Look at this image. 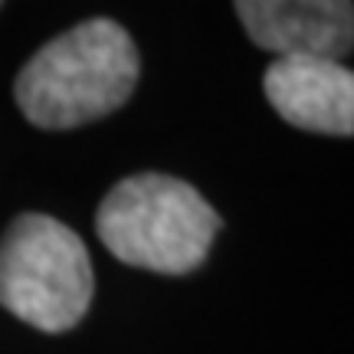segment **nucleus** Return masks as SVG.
I'll return each instance as SVG.
<instances>
[{
    "mask_svg": "<svg viewBox=\"0 0 354 354\" xmlns=\"http://www.w3.org/2000/svg\"><path fill=\"white\" fill-rule=\"evenodd\" d=\"M138 73V46L128 30L95 17L39 46L13 82V99L30 125L69 131L118 112Z\"/></svg>",
    "mask_w": 354,
    "mask_h": 354,
    "instance_id": "f257e3e1",
    "label": "nucleus"
},
{
    "mask_svg": "<svg viewBox=\"0 0 354 354\" xmlns=\"http://www.w3.org/2000/svg\"><path fill=\"white\" fill-rule=\"evenodd\" d=\"M95 230L118 263L184 276L207 259L220 214L187 180L148 171L118 180L105 194Z\"/></svg>",
    "mask_w": 354,
    "mask_h": 354,
    "instance_id": "f03ea898",
    "label": "nucleus"
},
{
    "mask_svg": "<svg viewBox=\"0 0 354 354\" xmlns=\"http://www.w3.org/2000/svg\"><path fill=\"white\" fill-rule=\"evenodd\" d=\"M95 276L76 230L46 214H20L0 236V305L39 331L76 328Z\"/></svg>",
    "mask_w": 354,
    "mask_h": 354,
    "instance_id": "7ed1b4c3",
    "label": "nucleus"
},
{
    "mask_svg": "<svg viewBox=\"0 0 354 354\" xmlns=\"http://www.w3.org/2000/svg\"><path fill=\"white\" fill-rule=\"evenodd\" d=\"M246 37L286 56L344 59L354 50V0H233Z\"/></svg>",
    "mask_w": 354,
    "mask_h": 354,
    "instance_id": "20e7f679",
    "label": "nucleus"
},
{
    "mask_svg": "<svg viewBox=\"0 0 354 354\" xmlns=\"http://www.w3.org/2000/svg\"><path fill=\"white\" fill-rule=\"evenodd\" d=\"M266 99L289 125L315 135H354V69L328 56H286L266 69Z\"/></svg>",
    "mask_w": 354,
    "mask_h": 354,
    "instance_id": "39448f33",
    "label": "nucleus"
},
{
    "mask_svg": "<svg viewBox=\"0 0 354 354\" xmlns=\"http://www.w3.org/2000/svg\"><path fill=\"white\" fill-rule=\"evenodd\" d=\"M0 3H3V0H0Z\"/></svg>",
    "mask_w": 354,
    "mask_h": 354,
    "instance_id": "423d86ee",
    "label": "nucleus"
}]
</instances>
